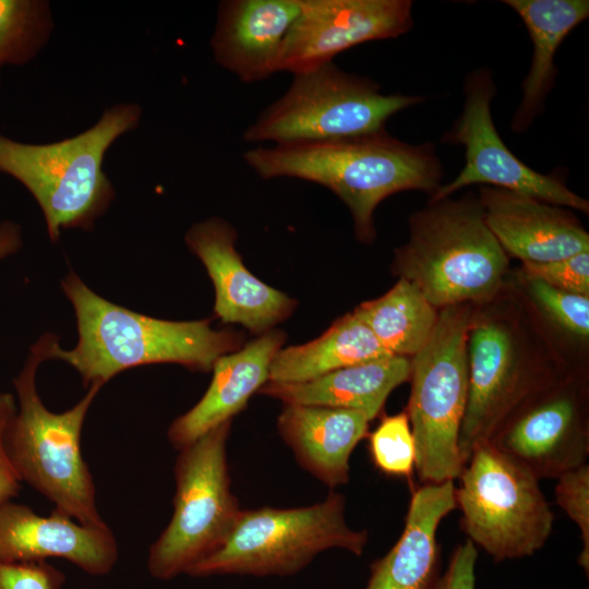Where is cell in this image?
<instances>
[{
    "label": "cell",
    "mask_w": 589,
    "mask_h": 589,
    "mask_svg": "<svg viewBox=\"0 0 589 589\" xmlns=\"http://www.w3.org/2000/svg\"><path fill=\"white\" fill-rule=\"evenodd\" d=\"M412 24L409 0H301L278 69L293 75L334 61L357 45L398 37Z\"/></svg>",
    "instance_id": "cell-13"
},
{
    "label": "cell",
    "mask_w": 589,
    "mask_h": 589,
    "mask_svg": "<svg viewBox=\"0 0 589 589\" xmlns=\"http://www.w3.org/2000/svg\"><path fill=\"white\" fill-rule=\"evenodd\" d=\"M64 580L48 562L0 563V589H61Z\"/></svg>",
    "instance_id": "cell-31"
},
{
    "label": "cell",
    "mask_w": 589,
    "mask_h": 589,
    "mask_svg": "<svg viewBox=\"0 0 589 589\" xmlns=\"http://www.w3.org/2000/svg\"><path fill=\"white\" fill-rule=\"evenodd\" d=\"M370 419L360 411L321 406L285 405L277 429L299 464L335 488L349 480V459L366 436Z\"/></svg>",
    "instance_id": "cell-21"
},
{
    "label": "cell",
    "mask_w": 589,
    "mask_h": 589,
    "mask_svg": "<svg viewBox=\"0 0 589 589\" xmlns=\"http://www.w3.org/2000/svg\"><path fill=\"white\" fill-rule=\"evenodd\" d=\"M231 420L179 449L171 519L151 545L147 569L169 580L217 551L232 532L241 509L230 490L227 440Z\"/></svg>",
    "instance_id": "cell-9"
},
{
    "label": "cell",
    "mask_w": 589,
    "mask_h": 589,
    "mask_svg": "<svg viewBox=\"0 0 589 589\" xmlns=\"http://www.w3.org/2000/svg\"><path fill=\"white\" fill-rule=\"evenodd\" d=\"M410 360L389 356L341 368L300 383L268 381L259 393L285 405L321 406L363 412L370 421L389 394L409 380Z\"/></svg>",
    "instance_id": "cell-22"
},
{
    "label": "cell",
    "mask_w": 589,
    "mask_h": 589,
    "mask_svg": "<svg viewBox=\"0 0 589 589\" xmlns=\"http://www.w3.org/2000/svg\"><path fill=\"white\" fill-rule=\"evenodd\" d=\"M142 113L136 103L116 104L88 129L51 143H24L0 133V172L35 199L51 241L62 229L89 231L106 213L116 195L103 167L106 153L139 127Z\"/></svg>",
    "instance_id": "cell-3"
},
{
    "label": "cell",
    "mask_w": 589,
    "mask_h": 589,
    "mask_svg": "<svg viewBox=\"0 0 589 589\" xmlns=\"http://www.w3.org/2000/svg\"><path fill=\"white\" fill-rule=\"evenodd\" d=\"M421 100L383 94L376 82L330 61L293 74L287 92L259 115L242 139L290 145L360 136L385 130L392 116Z\"/></svg>",
    "instance_id": "cell-6"
},
{
    "label": "cell",
    "mask_w": 589,
    "mask_h": 589,
    "mask_svg": "<svg viewBox=\"0 0 589 589\" xmlns=\"http://www.w3.org/2000/svg\"><path fill=\"white\" fill-rule=\"evenodd\" d=\"M454 481L424 483L412 495L405 528L388 553L371 565L365 589H434L441 521L457 508Z\"/></svg>",
    "instance_id": "cell-20"
},
{
    "label": "cell",
    "mask_w": 589,
    "mask_h": 589,
    "mask_svg": "<svg viewBox=\"0 0 589 589\" xmlns=\"http://www.w3.org/2000/svg\"><path fill=\"white\" fill-rule=\"evenodd\" d=\"M529 292L543 312L568 333L589 335V296L553 287L540 279L526 278Z\"/></svg>",
    "instance_id": "cell-28"
},
{
    "label": "cell",
    "mask_w": 589,
    "mask_h": 589,
    "mask_svg": "<svg viewBox=\"0 0 589 589\" xmlns=\"http://www.w3.org/2000/svg\"><path fill=\"white\" fill-rule=\"evenodd\" d=\"M455 490L460 526L495 562L530 556L548 541L554 515L527 468L484 442L470 454Z\"/></svg>",
    "instance_id": "cell-10"
},
{
    "label": "cell",
    "mask_w": 589,
    "mask_h": 589,
    "mask_svg": "<svg viewBox=\"0 0 589 589\" xmlns=\"http://www.w3.org/2000/svg\"><path fill=\"white\" fill-rule=\"evenodd\" d=\"M522 272L526 278L540 279L558 289L589 296V251L551 262H522Z\"/></svg>",
    "instance_id": "cell-30"
},
{
    "label": "cell",
    "mask_w": 589,
    "mask_h": 589,
    "mask_svg": "<svg viewBox=\"0 0 589 589\" xmlns=\"http://www.w3.org/2000/svg\"><path fill=\"white\" fill-rule=\"evenodd\" d=\"M1 69V68H0ZM0 84H1V77H0Z\"/></svg>",
    "instance_id": "cell-35"
},
{
    "label": "cell",
    "mask_w": 589,
    "mask_h": 589,
    "mask_svg": "<svg viewBox=\"0 0 589 589\" xmlns=\"http://www.w3.org/2000/svg\"><path fill=\"white\" fill-rule=\"evenodd\" d=\"M353 313L389 354L406 358L424 347L438 318L437 309L405 278L382 297L361 303Z\"/></svg>",
    "instance_id": "cell-25"
},
{
    "label": "cell",
    "mask_w": 589,
    "mask_h": 589,
    "mask_svg": "<svg viewBox=\"0 0 589 589\" xmlns=\"http://www.w3.org/2000/svg\"><path fill=\"white\" fill-rule=\"evenodd\" d=\"M478 558L476 545L466 540L453 552L445 573L434 589H476L474 568Z\"/></svg>",
    "instance_id": "cell-33"
},
{
    "label": "cell",
    "mask_w": 589,
    "mask_h": 589,
    "mask_svg": "<svg viewBox=\"0 0 589 589\" xmlns=\"http://www.w3.org/2000/svg\"><path fill=\"white\" fill-rule=\"evenodd\" d=\"M285 339L283 332L269 330L243 348L217 359L203 397L171 423L168 437L172 446L181 449L232 420L250 397L269 381L271 363Z\"/></svg>",
    "instance_id": "cell-19"
},
{
    "label": "cell",
    "mask_w": 589,
    "mask_h": 589,
    "mask_svg": "<svg viewBox=\"0 0 589 589\" xmlns=\"http://www.w3.org/2000/svg\"><path fill=\"white\" fill-rule=\"evenodd\" d=\"M395 268L436 309L483 301L500 290L508 260L488 228L479 200L431 201L409 220Z\"/></svg>",
    "instance_id": "cell-5"
},
{
    "label": "cell",
    "mask_w": 589,
    "mask_h": 589,
    "mask_svg": "<svg viewBox=\"0 0 589 589\" xmlns=\"http://www.w3.org/2000/svg\"><path fill=\"white\" fill-rule=\"evenodd\" d=\"M484 221L505 253L543 263L589 251V235L560 206L501 188L482 187Z\"/></svg>",
    "instance_id": "cell-17"
},
{
    "label": "cell",
    "mask_w": 589,
    "mask_h": 589,
    "mask_svg": "<svg viewBox=\"0 0 589 589\" xmlns=\"http://www.w3.org/2000/svg\"><path fill=\"white\" fill-rule=\"evenodd\" d=\"M76 316L79 341L72 350L53 344L50 359L73 366L85 386L104 385L134 366L177 363L208 372L220 357L236 351L241 336L215 330L208 318L166 321L117 305L89 289L75 274L62 281Z\"/></svg>",
    "instance_id": "cell-2"
},
{
    "label": "cell",
    "mask_w": 589,
    "mask_h": 589,
    "mask_svg": "<svg viewBox=\"0 0 589 589\" xmlns=\"http://www.w3.org/2000/svg\"><path fill=\"white\" fill-rule=\"evenodd\" d=\"M118 556V542L107 524L84 525L57 509L41 516L12 501L0 505V563L63 558L88 575L105 576Z\"/></svg>",
    "instance_id": "cell-16"
},
{
    "label": "cell",
    "mask_w": 589,
    "mask_h": 589,
    "mask_svg": "<svg viewBox=\"0 0 589 589\" xmlns=\"http://www.w3.org/2000/svg\"><path fill=\"white\" fill-rule=\"evenodd\" d=\"M345 504L344 495L332 492L311 506L242 510L226 542L187 575L289 576L332 548L359 556L369 534L346 524Z\"/></svg>",
    "instance_id": "cell-8"
},
{
    "label": "cell",
    "mask_w": 589,
    "mask_h": 589,
    "mask_svg": "<svg viewBox=\"0 0 589 589\" xmlns=\"http://www.w3.org/2000/svg\"><path fill=\"white\" fill-rule=\"evenodd\" d=\"M467 358L468 400L459 434L464 464L474 447L489 442L509 413L543 385L524 364L512 332L500 321L471 322Z\"/></svg>",
    "instance_id": "cell-14"
},
{
    "label": "cell",
    "mask_w": 589,
    "mask_h": 589,
    "mask_svg": "<svg viewBox=\"0 0 589 589\" xmlns=\"http://www.w3.org/2000/svg\"><path fill=\"white\" fill-rule=\"evenodd\" d=\"M57 340L52 334L41 336L13 381L19 408L7 435L8 455L20 481L49 500L55 509L84 525H104L94 479L81 448L84 420L103 385H89L85 396L67 411L47 409L35 380Z\"/></svg>",
    "instance_id": "cell-4"
},
{
    "label": "cell",
    "mask_w": 589,
    "mask_h": 589,
    "mask_svg": "<svg viewBox=\"0 0 589 589\" xmlns=\"http://www.w3.org/2000/svg\"><path fill=\"white\" fill-rule=\"evenodd\" d=\"M389 356L352 312L338 318L316 339L281 348L271 363L269 381L305 382L341 368Z\"/></svg>",
    "instance_id": "cell-24"
},
{
    "label": "cell",
    "mask_w": 589,
    "mask_h": 589,
    "mask_svg": "<svg viewBox=\"0 0 589 589\" xmlns=\"http://www.w3.org/2000/svg\"><path fill=\"white\" fill-rule=\"evenodd\" d=\"M471 322L462 304L442 309L430 339L410 360L406 413L416 443L414 469L423 484L454 481L465 466L459 434L468 400Z\"/></svg>",
    "instance_id": "cell-7"
},
{
    "label": "cell",
    "mask_w": 589,
    "mask_h": 589,
    "mask_svg": "<svg viewBox=\"0 0 589 589\" xmlns=\"http://www.w3.org/2000/svg\"><path fill=\"white\" fill-rule=\"evenodd\" d=\"M55 24L46 0H0V68L25 65L47 45Z\"/></svg>",
    "instance_id": "cell-26"
},
{
    "label": "cell",
    "mask_w": 589,
    "mask_h": 589,
    "mask_svg": "<svg viewBox=\"0 0 589 589\" xmlns=\"http://www.w3.org/2000/svg\"><path fill=\"white\" fill-rule=\"evenodd\" d=\"M301 0H224L211 38L215 61L251 84L279 72L284 38Z\"/></svg>",
    "instance_id": "cell-18"
},
{
    "label": "cell",
    "mask_w": 589,
    "mask_h": 589,
    "mask_svg": "<svg viewBox=\"0 0 589 589\" xmlns=\"http://www.w3.org/2000/svg\"><path fill=\"white\" fill-rule=\"evenodd\" d=\"M369 452L376 469L390 477L411 476L416 443L406 411L384 417L369 435Z\"/></svg>",
    "instance_id": "cell-27"
},
{
    "label": "cell",
    "mask_w": 589,
    "mask_h": 589,
    "mask_svg": "<svg viewBox=\"0 0 589 589\" xmlns=\"http://www.w3.org/2000/svg\"><path fill=\"white\" fill-rule=\"evenodd\" d=\"M464 91L462 112L443 135L442 141L462 145L466 149V163L453 181L441 185L431 195V201L448 197L468 185L486 184L560 207L589 213L586 199L574 193L557 178L540 173L527 166L502 141L491 113L496 87L489 69H478L469 73Z\"/></svg>",
    "instance_id": "cell-11"
},
{
    "label": "cell",
    "mask_w": 589,
    "mask_h": 589,
    "mask_svg": "<svg viewBox=\"0 0 589 589\" xmlns=\"http://www.w3.org/2000/svg\"><path fill=\"white\" fill-rule=\"evenodd\" d=\"M242 156L265 180L294 178L330 190L349 208L361 242L374 240L373 215L383 200L407 190L432 195L442 185L435 145H412L386 130L329 142L256 146Z\"/></svg>",
    "instance_id": "cell-1"
},
{
    "label": "cell",
    "mask_w": 589,
    "mask_h": 589,
    "mask_svg": "<svg viewBox=\"0 0 589 589\" xmlns=\"http://www.w3.org/2000/svg\"><path fill=\"white\" fill-rule=\"evenodd\" d=\"M539 480L587 462L589 433L584 389L544 384L522 400L489 441Z\"/></svg>",
    "instance_id": "cell-12"
},
{
    "label": "cell",
    "mask_w": 589,
    "mask_h": 589,
    "mask_svg": "<svg viewBox=\"0 0 589 589\" xmlns=\"http://www.w3.org/2000/svg\"><path fill=\"white\" fill-rule=\"evenodd\" d=\"M555 485L557 505L577 525L582 541L578 564L589 570V466L582 464L560 474Z\"/></svg>",
    "instance_id": "cell-29"
},
{
    "label": "cell",
    "mask_w": 589,
    "mask_h": 589,
    "mask_svg": "<svg viewBox=\"0 0 589 589\" xmlns=\"http://www.w3.org/2000/svg\"><path fill=\"white\" fill-rule=\"evenodd\" d=\"M237 232L213 217L194 224L185 235L189 249L204 264L215 288V314L254 334H265L286 320L296 301L256 278L236 250Z\"/></svg>",
    "instance_id": "cell-15"
},
{
    "label": "cell",
    "mask_w": 589,
    "mask_h": 589,
    "mask_svg": "<svg viewBox=\"0 0 589 589\" xmlns=\"http://www.w3.org/2000/svg\"><path fill=\"white\" fill-rule=\"evenodd\" d=\"M21 244L20 226L10 220L2 221L0 224V260L16 252Z\"/></svg>",
    "instance_id": "cell-34"
},
{
    "label": "cell",
    "mask_w": 589,
    "mask_h": 589,
    "mask_svg": "<svg viewBox=\"0 0 589 589\" xmlns=\"http://www.w3.org/2000/svg\"><path fill=\"white\" fill-rule=\"evenodd\" d=\"M522 20L531 43L532 58L522 82V98L512 130L524 132L542 111L556 74L554 57L570 31L589 16L587 0H506Z\"/></svg>",
    "instance_id": "cell-23"
},
{
    "label": "cell",
    "mask_w": 589,
    "mask_h": 589,
    "mask_svg": "<svg viewBox=\"0 0 589 589\" xmlns=\"http://www.w3.org/2000/svg\"><path fill=\"white\" fill-rule=\"evenodd\" d=\"M16 409L13 395L0 393V505L11 501L20 490L21 481L7 449V435Z\"/></svg>",
    "instance_id": "cell-32"
}]
</instances>
